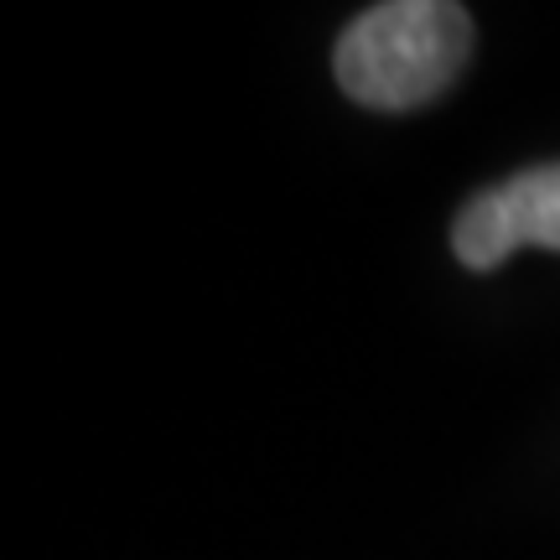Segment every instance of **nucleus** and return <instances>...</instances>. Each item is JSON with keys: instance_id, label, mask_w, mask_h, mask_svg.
<instances>
[{"instance_id": "nucleus-2", "label": "nucleus", "mask_w": 560, "mask_h": 560, "mask_svg": "<svg viewBox=\"0 0 560 560\" xmlns=\"http://www.w3.org/2000/svg\"><path fill=\"white\" fill-rule=\"evenodd\" d=\"M524 244L560 249V161L529 166L467 198L452 223V249L467 270H499Z\"/></svg>"}, {"instance_id": "nucleus-1", "label": "nucleus", "mask_w": 560, "mask_h": 560, "mask_svg": "<svg viewBox=\"0 0 560 560\" xmlns=\"http://www.w3.org/2000/svg\"><path fill=\"white\" fill-rule=\"evenodd\" d=\"M472 52V16L452 0H389L338 37V83L363 109L431 104Z\"/></svg>"}]
</instances>
